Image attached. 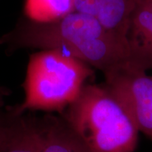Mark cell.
I'll return each mask as SVG.
<instances>
[{
  "label": "cell",
  "instance_id": "cell-1",
  "mask_svg": "<svg viewBox=\"0 0 152 152\" xmlns=\"http://www.w3.org/2000/svg\"><path fill=\"white\" fill-rule=\"evenodd\" d=\"M1 46L9 53L26 48L59 50L104 74L128 61L126 45L94 16L77 11L49 22L20 18L0 36Z\"/></svg>",
  "mask_w": 152,
  "mask_h": 152
},
{
  "label": "cell",
  "instance_id": "cell-2",
  "mask_svg": "<svg viewBox=\"0 0 152 152\" xmlns=\"http://www.w3.org/2000/svg\"><path fill=\"white\" fill-rule=\"evenodd\" d=\"M61 115L91 152H134L137 127L105 85H86Z\"/></svg>",
  "mask_w": 152,
  "mask_h": 152
},
{
  "label": "cell",
  "instance_id": "cell-3",
  "mask_svg": "<svg viewBox=\"0 0 152 152\" xmlns=\"http://www.w3.org/2000/svg\"><path fill=\"white\" fill-rule=\"evenodd\" d=\"M93 74L88 64L56 49L30 56L23 84V102L12 108L21 115L30 110L60 113L77 99L86 80Z\"/></svg>",
  "mask_w": 152,
  "mask_h": 152
},
{
  "label": "cell",
  "instance_id": "cell-4",
  "mask_svg": "<svg viewBox=\"0 0 152 152\" xmlns=\"http://www.w3.org/2000/svg\"><path fill=\"white\" fill-rule=\"evenodd\" d=\"M105 85L152 140V76L125 63L104 73Z\"/></svg>",
  "mask_w": 152,
  "mask_h": 152
},
{
  "label": "cell",
  "instance_id": "cell-5",
  "mask_svg": "<svg viewBox=\"0 0 152 152\" xmlns=\"http://www.w3.org/2000/svg\"><path fill=\"white\" fill-rule=\"evenodd\" d=\"M125 42L127 64L145 71L152 69V1L135 5L129 18Z\"/></svg>",
  "mask_w": 152,
  "mask_h": 152
},
{
  "label": "cell",
  "instance_id": "cell-6",
  "mask_svg": "<svg viewBox=\"0 0 152 152\" xmlns=\"http://www.w3.org/2000/svg\"><path fill=\"white\" fill-rule=\"evenodd\" d=\"M33 118L39 152H91L61 115Z\"/></svg>",
  "mask_w": 152,
  "mask_h": 152
},
{
  "label": "cell",
  "instance_id": "cell-7",
  "mask_svg": "<svg viewBox=\"0 0 152 152\" xmlns=\"http://www.w3.org/2000/svg\"><path fill=\"white\" fill-rule=\"evenodd\" d=\"M74 3L75 11L94 16L126 45L125 33L134 0H74Z\"/></svg>",
  "mask_w": 152,
  "mask_h": 152
},
{
  "label": "cell",
  "instance_id": "cell-8",
  "mask_svg": "<svg viewBox=\"0 0 152 152\" xmlns=\"http://www.w3.org/2000/svg\"><path fill=\"white\" fill-rule=\"evenodd\" d=\"M0 152H39L33 118L12 112L0 142Z\"/></svg>",
  "mask_w": 152,
  "mask_h": 152
},
{
  "label": "cell",
  "instance_id": "cell-9",
  "mask_svg": "<svg viewBox=\"0 0 152 152\" xmlns=\"http://www.w3.org/2000/svg\"><path fill=\"white\" fill-rule=\"evenodd\" d=\"M75 11L74 0H26V16L40 22L58 20Z\"/></svg>",
  "mask_w": 152,
  "mask_h": 152
},
{
  "label": "cell",
  "instance_id": "cell-10",
  "mask_svg": "<svg viewBox=\"0 0 152 152\" xmlns=\"http://www.w3.org/2000/svg\"><path fill=\"white\" fill-rule=\"evenodd\" d=\"M8 94V90L0 92V142H1L6 127L8 124L11 115H12L11 109H9L7 111H5L4 109L5 105L4 98Z\"/></svg>",
  "mask_w": 152,
  "mask_h": 152
},
{
  "label": "cell",
  "instance_id": "cell-11",
  "mask_svg": "<svg viewBox=\"0 0 152 152\" xmlns=\"http://www.w3.org/2000/svg\"><path fill=\"white\" fill-rule=\"evenodd\" d=\"M152 1V0H134V2H135V5H136V4H140L148 2V1Z\"/></svg>",
  "mask_w": 152,
  "mask_h": 152
},
{
  "label": "cell",
  "instance_id": "cell-12",
  "mask_svg": "<svg viewBox=\"0 0 152 152\" xmlns=\"http://www.w3.org/2000/svg\"><path fill=\"white\" fill-rule=\"evenodd\" d=\"M5 90H7V88H6V87H2V86H0V92H1V91Z\"/></svg>",
  "mask_w": 152,
  "mask_h": 152
}]
</instances>
